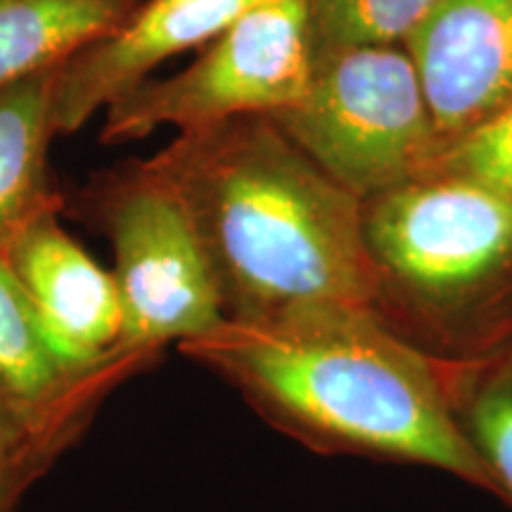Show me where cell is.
I'll use <instances>...</instances> for the list:
<instances>
[{"label": "cell", "mask_w": 512, "mask_h": 512, "mask_svg": "<svg viewBox=\"0 0 512 512\" xmlns=\"http://www.w3.org/2000/svg\"><path fill=\"white\" fill-rule=\"evenodd\" d=\"M439 0H311L318 50L403 46Z\"/></svg>", "instance_id": "5bb4252c"}, {"label": "cell", "mask_w": 512, "mask_h": 512, "mask_svg": "<svg viewBox=\"0 0 512 512\" xmlns=\"http://www.w3.org/2000/svg\"><path fill=\"white\" fill-rule=\"evenodd\" d=\"M83 209L110 240L124 332L121 349L162 354L226 320L214 266L188 204L150 159L95 178Z\"/></svg>", "instance_id": "3957f363"}, {"label": "cell", "mask_w": 512, "mask_h": 512, "mask_svg": "<svg viewBox=\"0 0 512 512\" xmlns=\"http://www.w3.org/2000/svg\"><path fill=\"white\" fill-rule=\"evenodd\" d=\"M105 363L79 370L64 361L24 287L0 256V408L50 411L79 392Z\"/></svg>", "instance_id": "7c38bea8"}, {"label": "cell", "mask_w": 512, "mask_h": 512, "mask_svg": "<svg viewBox=\"0 0 512 512\" xmlns=\"http://www.w3.org/2000/svg\"><path fill=\"white\" fill-rule=\"evenodd\" d=\"M138 0H0V88L60 67Z\"/></svg>", "instance_id": "4fadbf2b"}, {"label": "cell", "mask_w": 512, "mask_h": 512, "mask_svg": "<svg viewBox=\"0 0 512 512\" xmlns=\"http://www.w3.org/2000/svg\"><path fill=\"white\" fill-rule=\"evenodd\" d=\"M254 3L259 0H138L114 27L57 69V136L79 133L171 57L214 41Z\"/></svg>", "instance_id": "52a82bcc"}, {"label": "cell", "mask_w": 512, "mask_h": 512, "mask_svg": "<svg viewBox=\"0 0 512 512\" xmlns=\"http://www.w3.org/2000/svg\"><path fill=\"white\" fill-rule=\"evenodd\" d=\"M188 204L226 318L373 309L377 271L361 200L266 114L178 133L147 157Z\"/></svg>", "instance_id": "6da1fadb"}, {"label": "cell", "mask_w": 512, "mask_h": 512, "mask_svg": "<svg viewBox=\"0 0 512 512\" xmlns=\"http://www.w3.org/2000/svg\"><path fill=\"white\" fill-rule=\"evenodd\" d=\"M159 354L121 349L60 406L41 413L0 408V512H19L29 489L93 425L107 396L143 373Z\"/></svg>", "instance_id": "30bf717a"}, {"label": "cell", "mask_w": 512, "mask_h": 512, "mask_svg": "<svg viewBox=\"0 0 512 512\" xmlns=\"http://www.w3.org/2000/svg\"><path fill=\"white\" fill-rule=\"evenodd\" d=\"M57 69L0 88V256L31 221L64 207L48 166Z\"/></svg>", "instance_id": "8fae6325"}, {"label": "cell", "mask_w": 512, "mask_h": 512, "mask_svg": "<svg viewBox=\"0 0 512 512\" xmlns=\"http://www.w3.org/2000/svg\"><path fill=\"white\" fill-rule=\"evenodd\" d=\"M432 171L475 178L512 197V102L463 136L448 140Z\"/></svg>", "instance_id": "9a60e30c"}, {"label": "cell", "mask_w": 512, "mask_h": 512, "mask_svg": "<svg viewBox=\"0 0 512 512\" xmlns=\"http://www.w3.org/2000/svg\"><path fill=\"white\" fill-rule=\"evenodd\" d=\"M403 48L444 145L512 102V0H439Z\"/></svg>", "instance_id": "ba28073f"}, {"label": "cell", "mask_w": 512, "mask_h": 512, "mask_svg": "<svg viewBox=\"0 0 512 512\" xmlns=\"http://www.w3.org/2000/svg\"><path fill=\"white\" fill-rule=\"evenodd\" d=\"M62 211L31 221L3 254L69 366L98 368L121 349L124 309L114 275L64 230Z\"/></svg>", "instance_id": "9c48e42d"}, {"label": "cell", "mask_w": 512, "mask_h": 512, "mask_svg": "<svg viewBox=\"0 0 512 512\" xmlns=\"http://www.w3.org/2000/svg\"><path fill=\"white\" fill-rule=\"evenodd\" d=\"M318 55L311 0H259L181 72L152 76L112 102L100 143H138L159 128L190 133L292 110L309 93Z\"/></svg>", "instance_id": "5b68a950"}, {"label": "cell", "mask_w": 512, "mask_h": 512, "mask_svg": "<svg viewBox=\"0 0 512 512\" xmlns=\"http://www.w3.org/2000/svg\"><path fill=\"white\" fill-rule=\"evenodd\" d=\"M363 226L377 271L425 302H460L512 266V197L475 178H413L373 197Z\"/></svg>", "instance_id": "8992f818"}, {"label": "cell", "mask_w": 512, "mask_h": 512, "mask_svg": "<svg viewBox=\"0 0 512 512\" xmlns=\"http://www.w3.org/2000/svg\"><path fill=\"white\" fill-rule=\"evenodd\" d=\"M306 439L411 460L494 486L437 370L373 309L233 320L178 347Z\"/></svg>", "instance_id": "7a4b0ae2"}, {"label": "cell", "mask_w": 512, "mask_h": 512, "mask_svg": "<svg viewBox=\"0 0 512 512\" xmlns=\"http://www.w3.org/2000/svg\"><path fill=\"white\" fill-rule=\"evenodd\" d=\"M273 119L358 200L430 174L444 147L403 46L320 53L309 93Z\"/></svg>", "instance_id": "277c9868"}, {"label": "cell", "mask_w": 512, "mask_h": 512, "mask_svg": "<svg viewBox=\"0 0 512 512\" xmlns=\"http://www.w3.org/2000/svg\"><path fill=\"white\" fill-rule=\"evenodd\" d=\"M467 437L489 467L494 482L512 494V373L491 377L470 403Z\"/></svg>", "instance_id": "2e32d148"}]
</instances>
